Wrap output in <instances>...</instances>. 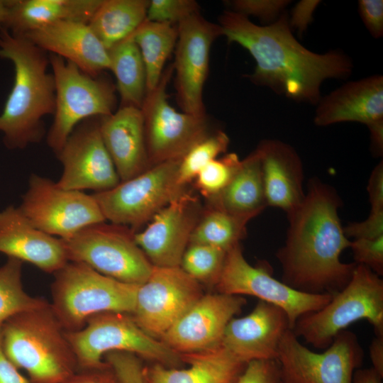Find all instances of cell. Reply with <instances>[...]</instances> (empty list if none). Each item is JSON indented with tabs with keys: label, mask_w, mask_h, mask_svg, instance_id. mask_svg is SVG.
I'll list each match as a JSON object with an SVG mask.
<instances>
[{
	"label": "cell",
	"mask_w": 383,
	"mask_h": 383,
	"mask_svg": "<svg viewBox=\"0 0 383 383\" xmlns=\"http://www.w3.org/2000/svg\"><path fill=\"white\" fill-rule=\"evenodd\" d=\"M180 160L151 166L109 190L93 194L106 221L134 232L148 223L186 189L178 182Z\"/></svg>",
	"instance_id": "obj_10"
},
{
	"label": "cell",
	"mask_w": 383,
	"mask_h": 383,
	"mask_svg": "<svg viewBox=\"0 0 383 383\" xmlns=\"http://www.w3.org/2000/svg\"><path fill=\"white\" fill-rule=\"evenodd\" d=\"M199 198L184 189L160 210L141 231L136 243L153 266L178 267L201 216Z\"/></svg>",
	"instance_id": "obj_18"
},
{
	"label": "cell",
	"mask_w": 383,
	"mask_h": 383,
	"mask_svg": "<svg viewBox=\"0 0 383 383\" xmlns=\"http://www.w3.org/2000/svg\"><path fill=\"white\" fill-rule=\"evenodd\" d=\"M0 252L52 274L69 262L62 239L35 227L11 205L0 211Z\"/></svg>",
	"instance_id": "obj_21"
},
{
	"label": "cell",
	"mask_w": 383,
	"mask_h": 383,
	"mask_svg": "<svg viewBox=\"0 0 383 383\" xmlns=\"http://www.w3.org/2000/svg\"><path fill=\"white\" fill-rule=\"evenodd\" d=\"M65 333L78 370L106 366L104 357L112 351L131 353L140 359L167 367L177 368L184 365L180 354L147 334L128 313H96L80 330Z\"/></svg>",
	"instance_id": "obj_7"
},
{
	"label": "cell",
	"mask_w": 383,
	"mask_h": 383,
	"mask_svg": "<svg viewBox=\"0 0 383 383\" xmlns=\"http://www.w3.org/2000/svg\"><path fill=\"white\" fill-rule=\"evenodd\" d=\"M245 304L242 296L204 294L160 340L178 354L215 348L221 345L229 321Z\"/></svg>",
	"instance_id": "obj_19"
},
{
	"label": "cell",
	"mask_w": 383,
	"mask_h": 383,
	"mask_svg": "<svg viewBox=\"0 0 383 383\" xmlns=\"http://www.w3.org/2000/svg\"><path fill=\"white\" fill-rule=\"evenodd\" d=\"M175 46V87L182 111L205 116L203 91L209 68V55L213 41L222 35L218 24L213 23L200 13L177 24Z\"/></svg>",
	"instance_id": "obj_16"
},
{
	"label": "cell",
	"mask_w": 383,
	"mask_h": 383,
	"mask_svg": "<svg viewBox=\"0 0 383 383\" xmlns=\"http://www.w3.org/2000/svg\"><path fill=\"white\" fill-rule=\"evenodd\" d=\"M240 162L239 157L233 152L213 160L195 177L196 189L206 200L216 196L229 184Z\"/></svg>",
	"instance_id": "obj_36"
},
{
	"label": "cell",
	"mask_w": 383,
	"mask_h": 383,
	"mask_svg": "<svg viewBox=\"0 0 383 383\" xmlns=\"http://www.w3.org/2000/svg\"><path fill=\"white\" fill-rule=\"evenodd\" d=\"M128 227L105 222L88 226L62 240L69 261L86 264L120 282L140 285L153 265Z\"/></svg>",
	"instance_id": "obj_9"
},
{
	"label": "cell",
	"mask_w": 383,
	"mask_h": 383,
	"mask_svg": "<svg viewBox=\"0 0 383 383\" xmlns=\"http://www.w3.org/2000/svg\"><path fill=\"white\" fill-rule=\"evenodd\" d=\"M99 130L121 182L150 167L140 109L120 106L112 114L99 118Z\"/></svg>",
	"instance_id": "obj_23"
},
{
	"label": "cell",
	"mask_w": 383,
	"mask_h": 383,
	"mask_svg": "<svg viewBox=\"0 0 383 383\" xmlns=\"http://www.w3.org/2000/svg\"><path fill=\"white\" fill-rule=\"evenodd\" d=\"M0 57L14 67L12 89L0 114V131L9 149H23L40 142L45 133L43 118L53 114L55 87L48 52L23 35L0 31Z\"/></svg>",
	"instance_id": "obj_3"
},
{
	"label": "cell",
	"mask_w": 383,
	"mask_h": 383,
	"mask_svg": "<svg viewBox=\"0 0 383 383\" xmlns=\"http://www.w3.org/2000/svg\"><path fill=\"white\" fill-rule=\"evenodd\" d=\"M60 383H118L108 364L96 368L79 369Z\"/></svg>",
	"instance_id": "obj_44"
},
{
	"label": "cell",
	"mask_w": 383,
	"mask_h": 383,
	"mask_svg": "<svg viewBox=\"0 0 383 383\" xmlns=\"http://www.w3.org/2000/svg\"><path fill=\"white\" fill-rule=\"evenodd\" d=\"M149 0H102L88 25L107 50L146 19Z\"/></svg>",
	"instance_id": "obj_29"
},
{
	"label": "cell",
	"mask_w": 383,
	"mask_h": 383,
	"mask_svg": "<svg viewBox=\"0 0 383 383\" xmlns=\"http://www.w3.org/2000/svg\"><path fill=\"white\" fill-rule=\"evenodd\" d=\"M229 138L222 131L210 133L196 143L181 159L178 182L183 187L194 180L198 173L211 161L225 153Z\"/></svg>",
	"instance_id": "obj_35"
},
{
	"label": "cell",
	"mask_w": 383,
	"mask_h": 383,
	"mask_svg": "<svg viewBox=\"0 0 383 383\" xmlns=\"http://www.w3.org/2000/svg\"><path fill=\"white\" fill-rule=\"evenodd\" d=\"M62 165L57 184L61 188L95 193L109 190L121 182L103 142L99 118L78 124L56 155Z\"/></svg>",
	"instance_id": "obj_17"
},
{
	"label": "cell",
	"mask_w": 383,
	"mask_h": 383,
	"mask_svg": "<svg viewBox=\"0 0 383 383\" xmlns=\"http://www.w3.org/2000/svg\"><path fill=\"white\" fill-rule=\"evenodd\" d=\"M215 287L218 293L252 296L281 308L287 314L291 329L301 316L321 309L333 296L294 289L273 277L265 267L249 264L240 244L227 251Z\"/></svg>",
	"instance_id": "obj_14"
},
{
	"label": "cell",
	"mask_w": 383,
	"mask_h": 383,
	"mask_svg": "<svg viewBox=\"0 0 383 383\" xmlns=\"http://www.w3.org/2000/svg\"><path fill=\"white\" fill-rule=\"evenodd\" d=\"M177 25L145 19L134 32L146 74V93L158 84L165 62L176 46Z\"/></svg>",
	"instance_id": "obj_31"
},
{
	"label": "cell",
	"mask_w": 383,
	"mask_h": 383,
	"mask_svg": "<svg viewBox=\"0 0 383 383\" xmlns=\"http://www.w3.org/2000/svg\"><path fill=\"white\" fill-rule=\"evenodd\" d=\"M358 11L361 19L374 38L383 35V1L382 0H360Z\"/></svg>",
	"instance_id": "obj_43"
},
{
	"label": "cell",
	"mask_w": 383,
	"mask_h": 383,
	"mask_svg": "<svg viewBox=\"0 0 383 383\" xmlns=\"http://www.w3.org/2000/svg\"><path fill=\"white\" fill-rule=\"evenodd\" d=\"M8 359L30 383H60L78 370L65 331L48 305L7 319L1 327Z\"/></svg>",
	"instance_id": "obj_4"
},
{
	"label": "cell",
	"mask_w": 383,
	"mask_h": 383,
	"mask_svg": "<svg viewBox=\"0 0 383 383\" xmlns=\"http://www.w3.org/2000/svg\"><path fill=\"white\" fill-rule=\"evenodd\" d=\"M290 2L288 0H234L228 4L232 11L247 17H257L263 22H274Z\"/></svg>",
	"instance_id": "obj_39"
},
{
	"label": "cell",
	"mask_w": 383,
	"mask_h": 383,
	"mask_svg": "<svg viewBox=\"0 0 383 383\" xmlns=\"http://www.w3.org/2000/svg\"><path fill=\"white\" fill-rule=\"evenodd\" d=\"M289 329V321L284 310L259 300L249 314L229 321L221 345L246 364L277 360L279 344Z\"/></svg>",
	"instance_id": "obj_20"
},
{
	"label": "cell",
	"mask_w": 383,
	"mask_h": 383,
	"mask_svg": "<svg viewBox=\"0 0 383 383\" xmlns=\"http://www.w3.org/2000/svg\"><path fill=\"white\" fill-rule=\"evenodd\" d=\"M371 211L383 210V163L381 161L373 169L367 184Z\"/></svg>",
	"instance_id": "obj_46"
},
{
	"label": "cell",
	"mask_w": 383,
	"mask_h": 383,
	"mask_svg": "<svg viewBox=\"0 0 383 383\" xmlns=\"http://www.w3.org/2000/svg\"><path fill=\"white\" fill-rule=\"evenodd\" d=\"M180 357L188 367H167L157 363L145 367L148 383H233L247 365L221 345Z\"/></svg>",
	"instance_id": "obj_26"
},
{
	"label": "cell",
	"mask_w": 383,
	"mask_h": 383,
	"mask_svg": "<svg viewBox=\"0 0 383 383\" xmlns=\"http://www.w3.org/2000/svg\"><path fill=\"white\" fill-rule=\"evenodd\" d=\"M6 13V1L0 0V31L4 28Z\"/></svg>",
	"instance_id": "obj_51"
},
{
	"label": "cell",
	"mask_w": 383,
	"mask_h": 383,
	"mask_svg": "<svg viewBox=\"0 0 383 383\" xmlns=\"http://www.w3.org/2000/svg\"><path fill=\"white\" fill-rule=\"evenodd\" d=\"M53 274L50 304L65 331L80 330L96 313L133 311L139 285L114 279L79 262L69 261Z\"/></svg>",
	"instance_id": "obj_5"
},
{
	"label": "cell",
	"mask_w": 383,
	"mask_h": 383,
	"mask_svg": "<svg viewBox=\"0 0 383 383\" xmlns=\"http://www.w3.org/2000/svg\"><path fill=\"white\" fill-rule=\"evenodd\" d=\"M370 132V138L373 151L378 155L383 150V118L367 126Z\"/></svg>",
	"instance_id": "obj_49"
},
{
	"label": "cell",
	"mask_w": 383,
	"mask_h": 383,
	"mask_svg": "<svg viewBox=\"0 0 383 383\" xmlns=\"http://www.w3.org/2000/svg\"><path fill=\"white\" fill-rule=\"evenodd\" d=\"M1 329V328H0ZM0 383H30L8 359L1 346L0 331Z\"/></svg>",
	"instance_id": "obj_47"
},
{
	"label": "cell",
	"mask_w": 383,
	"mask_h": 383,
	"mask_svg": "<svg viewBox=\"0 0 383 383\" xmlns=\"http://www.w3.org/2000/svg\"><path fill=\"white\" fill-rule=\"evenodd\" d=\"M23 262L8 257L0 267V328L10 317L45 306V299L33 297L25 292L22 284Z\"/></svg>",
	"instance_id": "obj_33"
},
{
	"label": "cell",
	"mask_w": 383,
	"mask_h": 383,
	"mask_svg": "<svg viewBox=\"0 0 383 383\" xmlns=\"http://www.w3.org/2000/svg\"><path fill=\"white\" fill-rule=\"evenodd\" d=\"M141 360L131 353L123 351L109 352L104 357L118 383H148Z\"/></svg>",
	"instance_id": "obj_38"
},
{
	"label": "cell",
	"mask_w": 383,
	"mask_h": 383,
	"mask_svg": "<svg viewBox=\"0 0 383 383\" xmlns=\"http://www.w3.org/2000/svg\"><path fill=\"white\" fill-rule=\"evenodd\" d=\"M343 230L348 238L375 239L383 236V210L371 211L367 219L351 223Z\"/></svg>",
	"instance_id": "obj_42"
},
{
	"label": "cell",
	"mask_w": 383,
	"mask_h": 383,
	"mask_svg": "<svg viewBox=\"0 0 383 383\" xmlns=\"http://www.w3.org/2000/svg\"><path fill=\"white\" fill-rule=\"evenodd\" d=\"M372 367L383 377V335H375L369 346Z\"/></svg>",
	"instance_id": "obj_48"
},
{
	"label": "cell",
	"mask_w": 383,
	"mask_h": 383,
	"mask_svg": "<svg viewBox=\"0 0 383 383\" xmlns=\"http://www.w3.org/2000/svg\"><path fill=\"white\" fill-rule=\"evenodd\" d=\"M173 65L165 69L158 84L146 93L141 111L150 167L179 160L210 133L206 116L178 111L168 101L167 87Z\"/></svg>",
	"instance_id": "obj_11"
},
{
	"label": "cell",
	"mask_w": 383,
	"mask_h": 383,
	"mask_svg": "<svg viewBox=\"0 0 383 383\" xmlns=\"http://www.w3.org/2000/svg\"><path fill=\"white\" fill-rule=\"evenodd\" d=\"M355 263L364 265L379 277L383 274V236L350 241Z\"/></svg>",
	"instance_id": "obj_40"
},
{
	"label": "cell",
	"mask_w": 383,
	"mask_h": 383,
	"mask_svg": "<svg viewBox=\"0 0 383 383\" xmlns=\"http://www.w3.org/2000/svg\"><path fill=\"white\" fill-rule=\"evenodd\" d=\"M203 295L202 285L179 266H153L138 287L131 316L147 334L160 340Z\"/></svg>",
	"instance_id": "obj_15"
},
{
	"label": "cell",
	"mask_w": 383,
	"mask_h": 383,
	"mask_svg": "<svg viewBox=\"0 0 383 383\" xmlns=\"http://www.w3.org/2000/svg\"><path fill=\"white\" fill-rule=\"evenodd\" d=\"M23 35L46 52L74 63L91 76L97 77L109 70V50L88 23L62 21Z\"/></svg>",
	"instance_id": "obj_22"
},
{
	"label": "cell",
	"mask_w": 383,
	"mask_h": 383,
	"mask_svg": "<svg viewBox=\"0 0 383 383\" xmlns=\"http://www.w3.org/2000/svg\"><path fill=\"white\" fill-rule=\"evenodd\" d=\"M321 1L302 0L297 3L289 18L290 28H296L301 35L313 21V14Z\"/></svg>",
	"instance_id": "obj_45"
},
{
	"label": "cell",
	"mask_w": 383,
	"mask_h": 383,
	"mask_svg": "<svg viewBox=\"0 0 383 383\" xmlns=\"http://www.w3.org/2000/svg\"><path fill=\"white\" fill-rule=\"evenodd\" d=\"M340 204L332 187L310 179L302 203L287 214V239L276 253L282 282L299 292L332 296L348 284L357 264L340 260L350 243L338 216Z\"/></svg>",
	"instance_id": "obj_2"
},
{
	"label": "cell",
	"mask_w": 383,
	"mask_h": 383,
	"mask_svg": "<svg viewBox=\"0 0 383 383\" xmlns=\"http://www.w3.org/2000/svg\"><path fill=\"white\" fill-rule=\"evenodd\" d=\"M200 7L194 0H151L146 19L177 25L189 16L199 13Z\"/></svg>",
	"instance_id": "obj_37"
},
{
	"label": "cell",
	"mask_w": 383,
	"mask_h": 383,
	"mask_svg": "<svg viewBox=\"0 0 383 383\" xmlns=\"http://www.w3.org/2000/svg\"><path fill=\"white\" fill-rule=\"evenodd\" d=\"M233 383H280L279 363L277 360L249 362Z\"/></svg>",
	"instance_id": "obj_41"
},
{
	"label": "cell",
	"mask_w": 383,
	"mask_h": 383,
	"mask_svg": "<svg viewBox=\"0 0 383 383\" xmlns=\"http://www.w3.org/2000/svg\"><path fill=\"white\" fill-rule=\"evenodd\" d=\"M382 379L372 367H360L354 372L352 383H382Z\"/></svg>",
	"instance_id": "obj_50"
},
{
	"label": "cell",
	"mask_w": 383,
	"mask_h": 383,
	"mask_svg": "<svg viewBox=\"0 0 383 383\" xmlns=\"http://www.w3.org/2000/svg\"><path fill=\"white\" fill-rule=\"evenodd\" d=\"M207 201L208 204L250 218L267 206L257 148L241 160L227 187L218 195Z\"/></svg>",
	"instance_id": "obj_28"
},
{
	"label": "cell",
	"mask_w": 383,
	"mask_h": 383,
	"mask_svg": "<svg viewBox=\"0 0 383 383\" xmlns=\"http://www.w3.org/2000/svg\"><path fill=\"white\" fill-rule=\"evenodd\" d=\"M250 219L207 204L203 208L189 243L208 245L227 252L240 244Z\"/></svg>",
	"instance_id": "obj_32"
},
{
	"label": "cell",
	"mask_w": 383,
	"mask_h": 383,
	"mask_svg": "<svg viewBox=\"0 0 383 383\" xmlns=\"http://www.w3.org/2000/svg\"><path fill=\"white\" fill-rule=\"evenodd\" d=\"M383 118V77L372 75L344 84L319 100L314 123L326 126L357 122L367 126Z\"/></svg>",
	"instance_id": "obj_24"
},
{
	"label": "cell",
	"mask_w": 383,
	"mask_h": 383,
	"mask_svg": "<svg viewBox=\"0 0 383 383\" xmlns=\"http://www.w3.org/2000/svg\"><path fill=\"white\" fill-rule=\"evenodd\" d=\"M362 319L373 326L375 335H383V280L356 265L348 284L323 308L301 316L292 330L314 348L325 350L339 333Z\"/></svg>",
	"instance_id": "obj_6"
},
{
	"label": "cell",
	"mask_w": 383,
	"mask_h": 383,
	"mask_svg": "<svg viewBox=\"0 0 383 383\" xmlns=\"http://www.w3.org/2000/svg\"><path fill=\"white\" fill-rule=\"evenodd\" d=\"M108 50L109 70L116 79L120 106L141 109L146 95V74L134 33Z\"/></svg>",
	"instance_id": "obj_30"
},
{
	"label": "cell",
	"mask_w": 383,
	"mask_h": 383,
	"mask_svg": "<svg viewBox=\"0 0 383 383\" xmlns=\"http://www.w3.org/2000/svg\"><path fill=\"white\" fill-rule=\"evenodd\" d=\"M363 359V349L352 331H341L323 352L316 353L289 329L279 344L277 361L280 383H352Z\"/></svg>",
	"instance_id": "obj_12"
},
{
	"label": "cell",
	"mask_w": 383,
	"mask_h": 383,
	"mask_svg": "<svg viewBox=\"0 0 383 383\" xmlns=\"http://www.w3.org/2000/svg\"><path fill=\"white\" fill-rule=\"evenodd\" d=\"M226 252L211 245L189 243L179 267L201 284L215 287L222 271Z\"/></svg>",
	"instance_id": "obj_34"
},
{
	"label": "cell",
	"mask_w": 383,
	"mask_h": 383,
	"mask_svg": "<svg viewBox=\"0 0 383 383\" xmlns=\"http://www.w3.org/2000/svg\"><path fill=\"white\" fill-rule=\"evenodd\" d=\"M218 25L228 43L240 45L254 58L256 66L249 79L295 101L317 104L326 79H344L353 72V61L346 54H318L304 47L293 35L286 11L269 25L258 26L228 10L220 16Z\"/></svg>",
	"instance_id": "obj_1"
},
{
	"label": "cell",
	"mask_w": 383,
	"mask_h": 383,
	"mask_svg": "<svg viewBox=\"0 0 383 383\" xmlns=\"http://www.w3.org/2000/svg\"><path fill=\"white\" fill-rule=\"evenodd\" d=\"M257 148L267 206L279 208L289 214L305 197L301 158L292 146L279 140H262Z\"/></svg>",
	"instance_id": "obj_25"
},
{
	"label": "cell",
	"mask_w": 383,
	"mask_h": 383,
	"mask_svg": "<svg viewBox=\"0 0 383 383\" xmlns=\"http://www.w3.org/2000/svg\"><path fill=\"white\" fill-rule=\"evenodd\" d=\"M18 209L35 227L62 240L106 221L92 194L61 188L36 174L30 175Z\"/></svg>",
	"instance_id": "obj_13"
},
{
	"label": "cell",
	"mask_w": 383,
	"mask_h": 383,
	"mask_svg": "<svg viewBox=\"0 0 383 383\" xmlns=\"http://www.w3.org/2000/svg\"><path fill=\"white\" fill-rule=\"evenodd\" d=\"M102 0H9L4 28L13 34L62 21L88 23Z\"/></svg>",
	"instance_id": "obj_27"
},
{
	"label": "cell",
	"mask_w": 383,
	"mask_h": 383,
	"mask_svg": "<svg viewBox=\"0 0 383 383\" xmlns=\"http://www.w3.org/2000/svg\"><path fill=\"white\" fill-rule=\"evenodd\" d=\"M49 60L55 81V106L47 143L57 155L81 122L112 114L116 99L113 86L106 79L91 76L54 54H49Z\"/></svg>",
	"instance_id": "obj_8"
}]
</instances>
